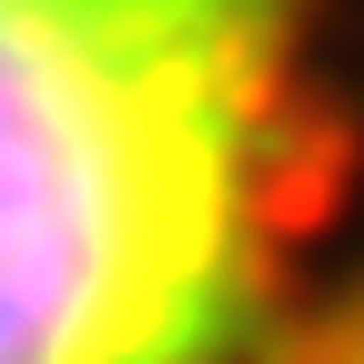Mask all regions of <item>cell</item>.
I'll return each mask as SVG.
<instances>
[{
    "label": "cell",
    "mask_w": 364,
    "mask_h": 364,
    "mask_svg": "<svg viewBox=\"0 0 364 364\" xmlns=\"http://www.w3.org/2000/svg\"><path fill=\"white\" fill-rule=\"evenodd\" d=\"M294 364H364V284L324 304V324L294 344Z\"/></svg>",
    "instance_id": "7a4b0ae2"
},
{
    "label": "cell",
    "mask_w": 364,
    "mask_h": 364,
    "mask_svg": "<svg viewBox=\"0 0 364 364\" xmlns=\"http://www.w3.org/2000/svg\"><path fill=\"white\" fill-rule=\"evenodd\" d=\"M344 172L314 0H0V364H263Z\"/></svg>",
    "instance_id": "6da1fadb"
}]
</instances>
